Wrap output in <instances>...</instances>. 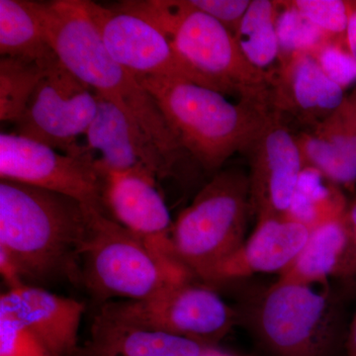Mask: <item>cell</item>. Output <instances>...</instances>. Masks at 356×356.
Returning <instances> with one entry per match:
<instances>
[{"instance_id":"obj_1","label":"cell","mask_w":356,"mask_h":356,"mask_svg":"<svg viewBox=\"0 0 356 356\" xmlns=\"http://www.w3.org/2000/svg\"><path fill=\"white\" fill-rule=\"evenodd\" d=\"M92 210L64 194L0 179V250L27 285L81 287Z\"/></svg>"},{"instance_id":"obj_2","label":"cell","mask_w":356,"mask_h":356,"mask_svg":"<svg viewBox=\"0 0 356 356\" xmlns=\"http://www.w3.org/2000/svg\"><path fill=\"white\" fill-rule=\"evenodd\" d=\"M34 6L44 36L60 63L120 108L177 172L188 154L151 93L109 55L83 0L34 1Z\"/></svg>"},{"instance_id":"obj_3","label":"cell","mask_w":356,"mask_h":356,"mask_svg":"<svg viewBox=\"0 0 356 356\" xmlns=\"http://www.w3.org/2000/svg\"><path fill=\"white\" fill-rule=\"evenodd\" d=\"M136 76L158 103L186 154L210 172L236 153L248 151L270 112L266 103H233L219 91L186 79Z\"/></svg>"},{"instance_id":"obj_4","label":"cell","mask_w":356,"mask_h":356,"mask_svg":"<svg viewBox=\"0 0 356 356\" xmlns=\"http://www.w3.org/2000/svg\"><path fill=\"white\" fill-rule=\"evenodd\" d=\"M118 10L163 33L178 57L222 95L270 105L273 76L254 67L231 32L189 0H129Z\"/></svg>"},{"instance_id":"obj_5","label":"cell","mask_w":356,"mask_h":356,"mask_svg":"<svg viewBox=\"0 0 356 356\" xmlns=\"http://www.w3.org/2000/svg\"><path fill=\"white\" fill-rule=\"evenodd\" d=\"M193 280L186 267L163 261L107 214L91 211L81 255V287L98 301H137L168 285Z\"/></svg>"},{"instance_id":"obj_6","label":"cell","mask_w":356,"mask_h":356,"mask_svg":"<svg viewBox=\"0 0 356 356\" xmlns=\"http://www.w3.org/2000/svg\"><path fill=\"white\" fill-rule=\"evenodd\" d=\"M250 209L248 178L229 170L217 173L178 215L173 247L194 277L212 284L217 269L245 242Z\"/></svg>"},{"instance_id":"obj_7","label":"cell","mask_w":356,"mask_h":356,"mask_svg":"<svg viewBox=\"0 0 356 356\" xmlns=\"http://www.w3.org/2000/svg\"><path fill=\"white\" fill-rule=\"evenodd\" d=\"M254 327L271 356H334L336 312L327 291L278 280L262 295Z\"/></svg>"},{"instance_id":"obj_8","label":"cell","mask_w":356,"mask_h":356,"mask_svg":"<svg viewBox=\"0 0 356 356\" xmlns=\"http://www.w3.org/2000/svg\"><path fill=\"white\" fill-rule=\"evenodd\" d=\"M110 315L149 329L216 346L238 321L234 309L207 285L175 283L146 299L116 300L100 308Z\"/></svg>"},{"instance_id":"obj_9","label":"cell","mask_w":356,"mask_h":356,"mask_svg":"<svg viewBox=\"0 0 356 356\" xmlns=\"http://www.w3.org/2000/svg\"><path fill=\"white\" fill-rule=\"evenodd\" d=\"M0 179L64 194L88 209L106 214L103 201L104 177L91 151L60 154L29 138L1 133Z\"/></svg>"},{"instance_id":"obj_10","label":"cell","mask_w":356,"mask_h":356,"mask_svg":"<svg viewBox=\"0 0 356 356\" xmlns=\"http://www.w3.org/2000/svg\"><path fill=\"white\" fill-rule=\"evenodd\" d=\"M97 95L62 63L49 70L15 125L17 135L67 154L90 151L77 145L97 112Z\"/></svg>"},{"instance_id":"obj_11","label":"cell","mask_w":356,"mask_h":356,"mask_svg":"<svg viewBox=\"0 0 356 356\" xmlns=\"http://www.w3.org/2000/svg\"><path fill=\"white\" fill-rule=\"evenodd\" d=\"M83 4L109 55L135 76L186 79L214 89L178 57L163 33L146 20L88 0H83Z\"/></svg>"},{"instance_id":"obj_12","label":"cell","mask_w":356,"mask_h":356,"mask_svg":"<svg viewBox=\"0 0 356 356\" xmlns=\"http://www.w3.org/2000/svg\"><path fill=\"white\" fill-rule=\"evenodd\" d=\"M248 151L252 154L248 178L252 210L257 219L286 217L305 163L296 136L282 115L269 112Z\"/></svg>"},{"instance_id":"obj_13","label":"cell","mask_w":356,"mask_h":356,"mask_svg":"<svg viewBox=\"0 0 356 356\" xmlns=\"http://www.w3.org/2000/svg\"><path fill=\"white\" fill-rule=\"evenodd\" d=\"M102 172L103 201L112 219L139 236L163 261L184 266L175 254L173 222L156 178L134 172Z\"/></svg>"},{"instance_id":"obj_14","label":"cell","mask_w":356,"mask_h":356,"mask_svg":"<svg viewBox=\"0 0 356 356\" xmlns=\"http://www.w3.org/2000/svg\"><path fill=\"white\" fill-rule=\"evenodd\" d=\"M97 98V112L86 136V147L102 154L96 159L99 170L140 173L156 180L175 175L163 154L124 112L106 98Z\"/></svg>"},{"instance_id":"obj_15","label":"cell","mask_w":356,"mask_h":356,"mask_svg":"<svg viewBox=\"0 0 356 356\" xmlns=\"http://www.w3.org/2000/svg\"><path fill=\"white\" fill-rule=\"evenodd\" d=\"M84 312L83 302L32 285L8 289L0 296V313L19 321L58 356L76 355Z\"/></svg>"},{"instance_id":"obj_16","label":"cell","mask_w":356,"mask_h":356,"mask_svg":"<svg viewBox=\"0 0 356 356\" xmlns=\"http://www.w3.org/2000/svg\"><path fill=\"white\" fill-rule=\"evenodd\" d=\"M343 90L325 76L315 58L298 54L280 63L269 102L273 111L292 115L311 128L343 104Z\"/></svg>"},{"instance_id":"obj_17","label":"cell","mask_w":356,"mask_h":356,"mask_svg":"<svg viewBox=\"0 0 356 356\" xmlns=\"http://www.w3.org/2000/svg\"><path fill=\"white\" fill-rule=\"evenodd\" d=\"M311 231L287 217L257 219L254 232L217 269L213 283L259 273H282L304 248Z\"/></svg>"},{"instance_id":"obj_18","label":"cell","mask_w":356,"mask_h":356,"mask_svg":"<svg viewBox=\"0 0 356 356\" xmlns=\"http://www.w3.org/2000/svg\"><path fill=\"white\" fill-rule=\"evenodd\" d=\"M207 344L149 329L99 309L74 356H204Z\"/></svg>"},{"instance_id":"obj_19","label":"cell","mask_w":356,"mask_h":356,"mask_svg":"<svg viewBox=\"0 0 356 356\" xmlns=\"http://www.w3.org/2000/svg\"><path fill=\"white\" fill-rule=\"evenodd\" d=\"M305 166L353 191L356 185V105L348 98L325 119L296 136Z\"/></svg>"},{"instance_id":"obj_20","label":"cell","mask_w":356,"mask_h":356,"mask_svg":"<svg viewBox=\"0 0 356 356\" xmlns=\"http://www.w3.org/2000/svg\"><path fill=\"white\" fill-rule=\"evenodd\" d=\"M356 269V248L346 214L311 232L308 241L280 280L313 286Z\"/></svg>"},{"instance_id":"obj_21","label":"cell","mask_w":356,"mask_h":356,"mask_svg":"<svg viewBox=\"0 0 356 356\" xmlns=\"http://www.w3.org/2000/svg\"><path fill=\"white\" fill-rule=\"evenodd\" d=\"M0 55L44 64L58 62L44 36L34 1L0 0Z\"/></svg>"},{"instance_id":"obj_22","label":"cell","mask_w":356,"mask_h":356,"mask_svg":"<svg viewBox=\"0 0 356 356\" xmlns=\"http://www.w3.org/2000/svg\"><path fill=\"white\" fill-rule=\"evenodd\" d=\"M280 1L252 0L235 35L243 55L257 69L275 76L273 65L280 60L276 32Z\"/></svg>"},{"instance_id":"obj_23","label":"cell","mask_w":356,"mask_h":356,"mask_svg":"<svg viewBox=\"0 0 356 356\" xmlns=\"http://www.w3.org/2000/svg\"><path fill=\"white\" fill-rule=\"evenodd\" d=\"M346 201L337 185L318 170L305 166L288 211L287 218L310 231L346 214Z\"/></svg>"},{"instance_id":"obj_24","label":"cell","mask_w":356,"mask_h":356,"mask_svg":"<svg viewBox=\"0 0 356 356\" xmlns=\"http://www.w3.org/2000/svg\"><path fill=\"white\" fill-rule=\"evenodd\" d=\"M58 62L44 64L28 58H0V119L2 122L15 123L42 79Z\"/></svg>"},{"instance_id":"obj_25","label":"cell","mask_w":356,"mask_h":356,"mask_svg":"<svg viewBox=\"0 0 356 356\" xmlns=\"http://www.w3.org/2000/svg\"><path fill=\"white\" fill-rule=\"evenodd\" d=\"M276 32L280 44V63L298 54L314 57L325 44L334 42L317 26L306 19L291 1H280Z\"/></svg>"},{"instance_id":"obj_26","label":"cell","mask_w":356,"mask_h":356,"mask_svg":"<svg viewBox=\"0 0 356 356\" xmlns=\"http://www.w3.org/2000/svg\"><path fill=\"white\" fill-rule=\"evenodd\" d=\"M306 19L337 43L346 44L350 19V1L343 0H294L291 1ZM348 48V47H346Z\"/></svg>"},{"instance_id":"obj_27","label":"cell","mask_w":356,"mask_h":356,"mask_svg":"<svg viewBox=\"0 0 356 356\" xmlns=\"http://www.w3.org/2000/svg\"><path fill=\"white\" fill-rule=\"evenodd\" d=\"M0 356H58L19 321L0 313Z\"/></svg>"},{"instance_id":"obj_28","label":"cell","mask_w":356,"mask_h":356,"mask_svg":"<svg viewBox=\"0 0 356 356\" xmlns=\"http://www.w3.org/2000/svg\"><path fill=\"white\" fill-rule=\"evenodd\" d=\"M325 76L344 89L356 81V60L346 44L330 42L313 57Z\"/></svg>"},{"instance_id":"obj_29","label":"cell","mask_w":356,"mask_h":356,"mask_svg":"<svg viewBox=\"0 0 356 356\" xmlns=\"http://www.w3.org/2000/svg\"><path fill=\"white\" fill-rule=\"evenodd\" d=\"M198 10L221 23L235 36L252 0H189Z\"/></svg>"},{"instance_id":"obj_30","label":"cell","mask_w":356,"mask_h":356,"mask_svg":"<svg viewBox=\"0 0 356 356\" xmlns=\"http://www.w3.org/2000/svg\"><path fill=\"white\" fill-rule=\"evenodd\" d=\"M350 11L348 19V29H346V42L348 50L356 60V8L350 1Z\"/></svg>"},{"instance_id":"obj_31","label":"cell","mask_w":356,"mask_h":356,"mask_svg":"<svg viewBox=\"0 0 356 356\" xmlns=\"http://www.w3.org/2000/svg\"><path fill=\"white\" fill-rule=\"evenodd\" d=\"M346 356H356V311L348 332Z\"/></svg>"},{"instance_id":"obj_32","label":"cell","mask_w":356,"mask_h":356,"mask_svg":"<svg viewBox=\"0 0 356 356\" xmlns=\"http://www.w3.org/2000/svg\"><path fill=\"white\" fill-rule=\"evenodd\" d=\"M346 218H348V224H350L353 242H355L356 248V201L350 206V209L346 211Z\"/></svg>"},{"instance_id":"obj_33","label":"cell","mask_w":356,"mask_h":356,"mask_svg":"<svg viewBox=\"0 0 356 356\" xmlns=\"http://www.w3.org/2000/svg\"><path fill=\"white\" fill-rule=\"evenodd\" d=\"M204 356H240L232 355V353H225V351L219 350L217 348H211Z\"/></svg>"},{"instance_id":"obj_34","label":"cell","mask_w":356,"mask_h":356,"mask_svg":"<svg viewBox=\"0 0 356 356\" xmlns=\"http://www.w3.org/2000/svg\"><path fill=\"white\" fill-rule=\"evenodd\" d=\"M351 100H353V102L356 104V95L355 96H353V97L350 98Z\"/></svg>"},{"instance_id":"obj_35","label":"cell","mask_w":356,"mask_h":356,"mask_svg":"<svg viewBox=\"0 0 356 356\" xmlns=\"http://www.w3.org/2000/svg\"><path fill=\"white\" fill-rule=\"evenodd\" d=\"M351 4H353V6L356 8V1H351Z\"/></svg>"}]
</instances>
